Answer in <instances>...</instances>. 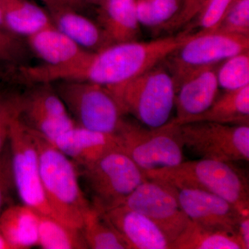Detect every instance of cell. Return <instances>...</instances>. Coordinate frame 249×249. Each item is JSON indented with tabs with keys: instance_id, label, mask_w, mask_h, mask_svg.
Wrapping results in <instances>:
<instances>
[{
	"instance_id": "31",
	"label": "cell",
	"mask_w": 249,
	"mask_h": 249,
	"mask_svg": "<svg viewBox=\"0 0 249 249\" xmlns=\"http://www.w3.org/2000/svg\"><path fill=\"white\" fill-rule=\"evenodd\" d=\"M19 94H9L0 91V153L9 142L10 129L18 115Z\"/></svg>"
},
{
	"instance_id": "32",
	"label": "cell",
	"mask_w": 249,
	"mask_h": 249,
	"mask_svg": "<svg viewBox=\"0 0 249 249\" xmlns=\"http://www.w3.org/2000/svg\"><path fill=\"white\" fill-rule=\"evenodd\" d=\"M27 52L19 36L0 29V62L20 63L27 58Z\"/></svg>"
},
{
	"instance_id": "33",
	"label": "cell",
	"mask_w": 249,
	"mask_h": 249,
	"mask_svg": "<svg viewBox=\"0 0 249 249\" xmlns=\"http://www.w3.org/2000/svg\"><path fill=\"white\" fill-rule=\"evenodd\" d=\"M205 1L206 0H184L178 16L165 25L161 31L173 33L191 24L199 14Z\"/></svg>"
},
{
	"instance_id": "3",
	"label": "cell",
	"mask_w": 249,
	"mask_h": 249,
	"mask_svg": "<svg viewBox=\"0 0 249 249\" xmlns=\"http://www.w3.org/2000/svg\"><path fill=\"white\" fill-rule=\"evenodd\" d=\"M145 176L174 188L209 192L227 199L241 212L249 213L248 180L231 162L201 158L150 172Z\"/></svg>"
},
{
	"instance_id": "4",
	"label": "cell",
	"mask_w": 249,
	"mask_h": 249,
	"mask_svg": "<svg viewBox=\"0 0 249 249\" xmlns=\"http://www.w3.org/2000/svg\"><path fill=\"white\" fill-rule=\"evenodd\" d=\"M107 88L125 114H132L142 125L157 128L169 122L176 86L165 60L132 79Z\"/></svg>"
},
{
	"instance_id": "27",
	"label": "cell",
	"mask_w": 249,
	"mask_h": 249,
	"mask_svg": "<svg viewBox=\"0 0 249 249\" xmlns=\"http://www.w3.org/2000/svg\"><path fill=\"white\" fill-rule=\"evenodd\" d=\"M219 88L225 91L249 85V51L232 55L219 63L217 68Z\"/></svg>"
},
{
	"instance_id": "2",
	"label": "cell",
	"mask_w": 249,
	"mask_h": 249,
	"mask_svg": "<svg viewBox=\"0 0 249 249\" xmlns=\"http://www.w3.org/2000/svg\"><path fill=\"white\" fill-rule=\"evenodd\" d=\"M29 130L37 149L41 181L52 217L82 229L83 217L91 204L80 183L78 167L48 139Z\"/></svg>"
},
{
	"instance_id": "9",
	"label": "cell",
	"mask_w": 249,
	"mask_h": 249,
	"mask_svg": "<svg viewBox=\"0 0 249 249\" xmlns=\"http://www.w3.org/2000/svg\"><path fill=\"white\" fill-rule=\"evenodd\" d=\"M9 145L16 194L21 204L52 217L41 181L37 149L30 130L18 116L11 124Z\"/></svg>"
},
{
	"instance_id": "40",
	"label": "cell",
	"mask_w": 249,
	"mask_h": 249,
	"mask_svg": "<svg viewBox=\"0 0 249 249\" xmlns=\"http://www.w3.org/2000/svg\"><path fill=\"white\" fill-rule=\"evenodd\" d=\"M137 1H142V0H137Z\"/></svg>"
},
{
	"instance_id": "21",
	"label": "cell",
	"mask_w": 249,
	"mask_h": 249,
	"mask_svg": "<svg viewBox=\"0 0 249 249\" xmlns=\"http://www.w3.org/2000/svg\"><path fill=\"white\" fill-rule=\"evenodd\" d=\"M0 11L7 30L19 37L52 24L47 10L29 0H0Z\"/></svg>"
},
{
	"instance_id": "18",
	"label": "cell",
	"mask_w": 249,
	"mask_h": 249,
	"mask_svg": "<svg viewBox=\"0 0 249 249\" xmlns=\"http://www.w3.org/2000/svg\"><path fill=\"white\" fill-rule=\"evenodd\" d=\"M97 6L98 24L113 44L138 40L137 0H102Z\"/></svg>"
},
{
	"instance_id": "24",
	"label": "cell",
	"mask_w": 249,
	"mask_h": 249,
	"mask_svg": "<svg viewBox=\"0 0 249 249\" xmlns=\"http://www.w3.org/2000/svg\"><path fill=\"white\" fill-rule=\"evenodd\" d=\"M38 247L43 249H88L81 229L38 213Z\"/></svg>"
},
{
	"instance_id": "10",
	"label": "cell",
	"mask_w": 249,
	"mask_h": 249,
	"mask_svg": "<svg viewBox=\"0 0 249 249\" xmlns=\"http://www.w3.org/2000/svg\"><path fill=\"white\" fill-rule=\"evenodd\" d=\"M249 51V36L203 32L181 45L165 60L175 82L188 72L218 65L232 55Z\"/></svg>"
},
{
	"instance_id": "19",
	"label": "cell",
	"mask_w": 249,
	"mask_h": 249,
	"mask_svg": "<svg viewBox=\"0 0 249 249\" xmlns=\"http://www.w3.org/2000/svg\"><path fill=\"white\" fill-rule=\"evenodd\" d=\"M31 50L50 66L70 63L80 58L87 50L82 48L53 24L27 37Z\"/></svg>"
},
{
	"instance_id": "36",
	"label": "cell",
	"mask_w": 249,
	"mask_h": 249,
	"mask_svg": "<svg viewBox=\"0 0 249 249\" xmlns=\"http://www.w3.org/2000/svg\"><path fill=\"white\" fill-rule=\"evenodd\" d=\"M0 249H13L12 247L1 231H0Z\"/></svg>"
},
{
	"instance_id": "1",
	"label": "cell",
	"mask_w": 249,
	"mask_h": 249,
	"mask_svg": "<svg viewBox=\"0 0 249 249\" xmlns=\"http://www.w3.org/2000/svg\"><path fill=\"white\" fill-rule=\"evenodd\" d=\"M196 34L185 30L178 36H165L147 42L131 41L113 44L98 52L86 51L70 63L46 67L44 74L50 82L80 80L114 86L163 62Z\"/></svg>"
},
{
	"instance_id": "11",
	"label": "cell",
	"mask_w": 249,
	"mask_h": 249,
	"mask_svg": "<svg viewBox=\"0 0 249 249\" xmlns=\"http://www.w3.org/2000/svg\"><path fill=\"white\" fill-rule=\"evenodd\" d=\"M19 94L18 118L27 128L52 142L76 125L52 83H36Z\"/></svg>"
},
{
	"instance_id": "8",
	"label": "cell",
	"mask_w": 249,
	"mask_h": 249,
	"mask_svg": "<svg viewBox=\"0 0 249 249\" xmlns=\"http://www.w3.org/2000/svg\"><path fill=\"white\" fill-rule=\"evenodd\" d=\"M178 127L183 146L202 159L249 161V125L196 121Z\"/></svg>"
},
{
	"instance_id": "16",
	"label": "cell",
	"mask_w": 249,
	"mask_h": 249,
	"mask_svg": "<svg viewBox=\"0 0 249 249\" xmlns=\"http://www.w3.org/2000/svg\"><path fill=\"white\" fill-rule=\"evenodd\" d=\"M52 142L78 167L89 165L108 152L121 149L117 134L90 130L77 124Z\"/></svg>"
},
{
	"instance_id": "25",
	"label": "cell",
	"mask_w": 249,
	"mask_h": 249,
	"mask_svg": "<svg viewBox=\"0 0 249 249\" xmlns=\"http://www.w3.org/2000/svg\"><path fill=\"white\" fill-rule=\"evenodd\" d=\"M81 230L89 249H129L122 236L102 211L91 205L84 214Z\"/></svg>"
},
{
	"instance_id": "38",
	"label": "cell",
	"mask_w": 249,
	"mask_h": 249,
	"mask_svg": "<svg viewBox=\"0 0 249 249\" xmlns=\"http://www.w3.org/2000/svg\"><path fill=\"white\" fill-rule=\"evenodd\" d=\"M0 29L8 31L7 29H6V25H5L4 19H3L2 15H1V11H0Z\"/></svg>"
},
{
	"instance_id": "15",
	"label": "cell",
	"mask_w": 249,
	"mask_h": 249,
	"mask_svg": "<svg viewBox=\"0 0 249 249\" xmlns=\"http://www.w3.org/2000/svg\"><path fill=\"white\" fill-rule=\"evenodd\" d=\"M102 212L129 249H170L164 232L144 214L123 204Z\"/></svg>"
},
{
	"instance_id": "39",
	"label": "cell",
	"mask_w": 249,
	"mask_h": 249,
	"mask_svg": "<svg viewBox=\"0 0 249 249\" xmlns=\"http://www.w3.org/2000/svg\"><path fill=\"white\" fill-rule=\"evenodd\" d=\"M101 1H102V0H84V1L86 4H94L96 5V6L99 4Z\"/></svg>"
},
{
	"instance_id": "17",
	"label": "cell",
	"mask_w": 249,
	"mask_h": 249,
	"mask_svg": "<svg viewBox=\"0 0 249 249\" xmlns=\"http://www.w3.org/2000/svg\"><path fill=\"white\" fill-rule=\"evenodd\" d=\"M52 24L77 45L89 52H98L113 45L98 22L67 4L47 6Z\"/></svg>"
},
{
	"instance_id": "5",
	"label": "cell",
	"mask_w": 249,
	"mask_h": 249,
	"mask_svg": "<svg viewBox=\"0 0 249 249\" xmlns=\"http://www.w3.org/2000/svg\"><path fill=\"white\" fill-rule=\"evenodd\" d=\"M78 170L81 186L91 197L90 204L101 211L124 204L147 179L144 172L121 149L108 152Z\"/></svg>"
},
{
	"instance_id": "20",
	"label": "cell",
	"mask_w": 249,
	"mask_h": 249,
	"mask_svg": "<svg viewBox=\"0 0 249 249\" xmlns=\"http://www.w3.org/2000/svg\"><path fill=\"white\" fill-rule=\"evenodd\" d=\"M0 231L13 249L38 247V213L26 205H11L0 216Z\"/></svg>"
},
{
	"instance_id": "28",
	"label": "cell",
	"mask_w": 249,
	"mask_h": 249,
	"mask_svg": "<svg viewBox=\"0 0 249 249\" xmlns=\"http://www.w3.org/2000/svg\"><path fill=\"white\" fill-rule=\"evenodd\" d=\"M213 31L249 36V0H233Z\"/></svg>"
},
{
	"instance_id": "14",
	"label": "cell",
	"mask_w": 249,
	"mask_h": 249,
	"mask_svg": "<svg viewBox=\"0 0 249 249\" xmlns=\"http://www.w3.org/2000/svg\"><path fill=\"white\" fill-rule=\"evenodd\" d=\"M218 65L192 70L175 82L177 116L170 123L178 125L186 124L212 106L219 96Z\"/></svg>"
},
{
	"instance_id": "12",
	"label": "cell",
	"mask_w": 249,
	"mask_h": 249,
	"mask_svg": "<svg viewBox=\"0 0 249 249\" xmlns=\"http://www.w3.org/2000/svg\"><path fill=\"white\" fill-rule=\"evenodd\" d=\"M123 205L151 219L164 232L170 245L189 219L180 207L173 187L158 180L147 178Z\"/></svg>"
},
{
	"instance_id": "30",
	"label": "cell",
	"mask_w": 249,
	"mask_h": 249,
	"mask_svg": "<svg viewBox=\"0 0 249 249\" xmlns=\"http://www.w3.org/2000/svg\"><path fill=\"white\" fill-rule=\"evenodd\" d=\"M232 1L233 0H206L194 19V24L188 29L199 27V31L203 32L213 31Z\"/></svg>"
},
{
	"instance_id": "34",
	"label": "cell",
	"mask_w": 249,
	"mask_h": 249,
	"mask_svg": "<svg viewBox=\"0 0 249 249\" xmlns=\"http://www.w3.org/2000/svg\"><path fill=\"white\" fill-rule=\"evenodd\" d=\"M237 235L242 242L244 249H249V213L241 216L237 229Z\"/></svg>"
},
{
	"instance_id": "23",
	"label": "cell",
	"mask_w": 249,
	"mask_h": 249,
	"mask_svg": "<svg viewBox=\"0 0 249 249\" xmlns=\"http://www.w3.org/2000/svg\"><path fill=\"white\" fill-rule=\"evenodd\" d=\"M170 249H244L235 234L206 227L188 219Z\"/></svg>"
},
{
	"instance_id": "26",
	"label": "cell",
	"mask_w": 249,
	"mask_h": 249,
	"mask_svg": "<svg viewBox=\"0 0 249 249\" xmlns=\"http://www.w3.org/2000/svg\"><path fill=\"white\" fill-rule=\"evenodd\" d=\"M184 0H142L137 1V12L141 25L157 31L176 17Z\"/></svg>"
},
{
	"instance_id": "13",
	"label": "cell",
	"mask_w": 249,
	"mask_h": 249,
	"mask_svg": "<svg viewBox=\"0 0 249 249\" xmlns=\"http://www.w3.org/2000/svg\"><path fill=\"white\" fill-rule=\"evenodd\" d=\"M173 188L180 207L190 220L237 236V225L245 213L241 212L227 199L209 192Z\"/></svg>"
},
{
	"instance_id": "6",
	"label": "cell",
	"mask_w": 249,
	"mask_h": 249,
	"mask_svg": "<svg viewBox=\"0 0 249 249\" xmlns=\"http://www.w3.org/2000/svg\"><path fill=\"white\" fill-rule=\"evenodd\" d=\"M52 84L77 125L109 134L120 128L125 113L107 87L80 80Z\"/></svg>"
},
{
	"instance_id": "35",
	"label": "cell",
	"mask_w": 249,
	"mask_h": 249,
	"mask_svg": "<svg viewBox=\"0 0 249 249\" xmlns=\"http://www.w3.org/2000/svg\"><path fill=\"white\" fill-rule=\"evenodd\" d=\"M65 4L71 6L73 9L78 10L82 9L84 7L86 3L85 2L84 0H62Z\"/></svg>"
},
{
	"instance_id": "22",
	"label": "cell",
	"mask_w": 249,
	"mask_h": 249,
	"mask_svg": "<svg viewBox=\"0 0 249 249\" xmlns=\"http://www.w3.org/2000/svg\"><path fill=\"white\" fill-rule=\"evenodd\" d=\"M196 121L249 125V85L224 91L207 110L192 118L186 124Z\"/></svg>"
},
{
	"instance_id": "7",
	"label": "cell",
	"mask_w": 249,
	"mask_h": 249,
	"mask_svg": "<svg viewBox=\"0 0 249 249\" xmlns=\"http://www.w3.org/2000/svg\"><path fill=\"white\" fill-rule=\"evenodd\" d=\"M121 150L145 174L183 161L179 127L169 122L157 128L124 119L116 132Z\"/></svg>"
},
{
	"instance_id": "29",
	"label": "cell",
	"mask_w": 249,
	"mask_h": 249,
	"mask_svg": "<svg viewBox=\"0 0 249 249\" xmlns=\"http://www.w3.org/2000/svg\"><path fill=\"white\" fill-rule=\"evenodd\" d=\"M15 193L16 194V190L8 142L0 153V216L6 208L14 204Z\"/></svg>"
},
{
	"instance_id": "37",
	"label": "cell",
	"mask_w": 249,
	"mask_h": 249,
	"mask_svg": "<svg viewBox=\"0 0 249 249\" xmlns=\"http://www.w3.org/2000/svg\"><path fill=\"white\" fill-rule=\"evenodd\" d=\"M42 2L45 3L46 6H52L57 4H65L62 0H40Z\"/></svg>"
}]
</instances>
